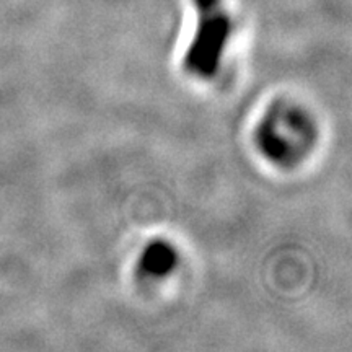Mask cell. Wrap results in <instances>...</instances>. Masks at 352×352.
I'll list each match as a JSON object with an SVG mask.
<instances>
[{
    "label": "cell",
    "instance_id": "1",
    "mask_svg": "<svg viewBox=\"0 0 352 352\" xmlns=\"http://www.w3.org/2000/svg\"><path fill=\"white\" fill-rule=\"evenodd\" d=\"M199 12L197 32L184 57V67L195 76L210 77L219 67L232 25L220 0H195Z\"/></svg>",
    "mask_w": 352,
    "mask_h": 352
},
{
    "label": "cell",
    "instance_id": "2",
    "mask_svg": "<svg viewBox=\"0 0 352 352\" xmlns=\"http://www.w3.org/2000/svg\"><path fill=\"white\" fill-rule=\"evenodd\" d=\"M175 264L173 250L164 243L148 246L140 258V270L147 276H164Z\"/></svg>",
    "mask_w": 352,
    "mask_h": 352
}]
</instances>
